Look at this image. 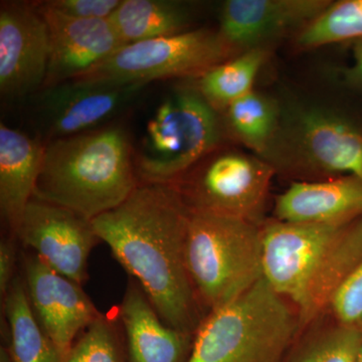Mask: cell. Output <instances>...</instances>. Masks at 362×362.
I'll return each instance as SVG.
<instances>
[{"label": "cell", "mask_w": 362, "mask_h": 362, "mask_svg": "<svg viewBox=\"0 0 362 362\" xmlns=\"http://www.w3.org/2000/svg\"><path fill=\"white\" fill-rule=\"evenodd\" d=\"M139 183L127 133L99 128L45 143L33 197L93 221L120 206Z\"/></svg>", "instance_id": "cell-3"}, {"label": "cell", "mask_w": 362, "mask_h": 362, "mask_svg": "<svg viewBox=\"0 0 362 362\" xmlns=\"http://www.w3.org/2000/svg\"><path fill=\"white\" fill-rule=\"evenodd\" d=\"M4 326L1 334L13 362H63V357L45 334L26 296L21 272L1 303Z\"/></svg>", "instance_id": "cell-19"}, {"label": "cell", "mask_w": 362, "mask_h": 362, "mask_svg": "<svg viewBox=\"0 0 362 362\" xmlns=\"http://www.w3.org/2000/svg\"><path fill=\"white\" fill-rule=\"evenodd\" d=\"M49 28V61L44 88L76 80L122 47L109 20H77L35 4Z\"/></svg>", "instance_id": "cell-14"}, {"label": "cell", "mask_w": 362, "mask_h": 362, "mask_svg": "<svg viewBox=\"0 0 362 362\" xmlns=\"http://www.w3.org/2000/svg\"><path fill=\"white\" fill-rule=\"evenodd\" d=\"M299 328L297 312L263 278L204 317L188 362H279Z\"/></svg>", "instance_id": "cell-4"}, {"label": "cell", "mask_w": 362, "mask_h": 362, "mask_svg": "<svg viewBox=\"0 0 362 362\" xmlns=\"http://www.w3.org/2000/svg\"><path fill=\"white\" fill-rule=\"evenodd\" d=\"M225 112L235 137L261 158L265 156L280 127V112L275 102L254 90Z\"/></svg>", "instance_id": "cell-22"}, {"label": "cell", "mask_w": 362, "mask_h": 362, "mask_svg": "<svg viewBox=\"0 0 362 362\" xmlns=\"http://www.w3.org/2000/svg\"><path fill=\"white\" fill-rule=\"evenodd\" d=\"M357 362H362V349L361 354H359L358 359H357Z\"/></svg>", "instance_id": "cell-31"}, {"label": "cell", "mask_w": 362, "mask_h": 362, "mask_svg": "<svg viewBox=\"0 0 362 362\" xmlns=\"http://www.w3.org/2000/svg\"><path fill=\"white\" fill-rule=\"evenodd\" d=\"M279 221L301 225H341L362 216V180L352 175L299 181L276 199Z\"/></svg>", "instance_id": "cell-17"}, {"label": "cell", "mask_w": 362, "mask_h": 362, "mask_svg": "<svg viewBox=\"0 0 362 362\" xmlns=\"http://www.w3.org/2000/svg\"><path fill=\"white\" fill-rule=\"evenodd\" d=\"M185 259L206 316L264 278L261 228L240 218L190 211Z\"/></svg>", "instance_id": "cell-5"}, {"label": "cell", "mask_w": 362, "mask_h": 362, "mask_svg": "<svg viewBox=\"0 0 362 362\" xmlns=\"http://www.w3.org/2000/svg\"><path fill=\"white\" fill-rule=\"evenodd\" d=\"M63 362H129L116 306L101 313L78 334Z\"/></svg>", "instance_id": "cell-24"}, {"label": "cell", "mask_w": 362, "mask_h": 362, "mask_svg": "<svg viewBox=\"0 0 362 362\" xmlns=\"http://www.w3.org/2000/svg\"><path fill=\"white\" fill-rule=\"evenodd\" d=\"M0 362H13L8 347L4 343L0 345Z\"/></svg>", "instance_id": "cell-30"}, {"label": "cell", "mask_w": 362, "mask_h": 362, "mask_svg": "<svg viewBox=\"0 0 362 362\" xmlns=\"http://www.w3.org/2000/svg\"><path fill=\"white\" fill-rule=\"evenodd\" d=\"M110 21L127 45L187 32L192 11L175 0H122Z\"/></svg>", "instance_id": "cell-20"}, {"label": "cell", "mask_w": 362, "mask_h": 362, "mask_svg": "<svg viewBox=\"0 0 362 362\" xmlns=\"http://www.w3.org/2000/svg\"><path fill=\"white\" fill-rule=\"evenodd\" d=\"M362 332L338 323L316 337L297 362H357Z\"/></svg>", "instance_id": "cell-25"}, {"label": "cell", "mask_w": 362, "mask_h": 362, "mask_svg": "<svg viewBox=\"0 0 362 362\" xmlns=\"http://www.w3.org/2000/svg\"><path fill=\"white\" fill-rule=\"evenodd\" d=\"M18 240L13 235L6 233L0 240V299L6 300L14 279L20 273L21 251Z\"/></svg>", "instance_id": "cell-28"}, {"label": "cell", "mask_w": 362, "mask_h": 362, "mask_svg": "<svg viewBox=\"0 0 362 362\" xmlns=\"http://www.w3.org/2000/svg\"><path fill=\"white\" fill-rule=\"evenodd\" d=\"M329 308L337 323L362 332V263L339 288Z\"/></svg>", "instance_id": "cell-26"}, {"label": "cell", "mask_w": 362, "mask_h": 362, "mask_svg": "<svg viewBox=\"0 0 362 362\" xmlns=\"http://www.w3.org/2000/svg\"><path fill=\"white\" fill-rule=\"evenodd\" d=\"M20 272L33 314L64 361L78 334L101 312L83 286L52 270L25 247L21 251Z\"/></svg>", "instance_id": "cell-11"}, {"label": "cell", "mask_w": 362, "mask_h": 362, "mask_svg": "<svg viewBox=\"0 0 362 362\" xmlns=\"http://www.w3.org/2000/svg\"><path fill=\"white\" fill-rule=\"evenodd\" d=\"M146 86L73 80L45 88L35 98L40 126L49 141L96 130Z\"/></svg>", "instance_id": "cell-12"}, {"label": "cell", "mask_w": 362, "mask_h": 362, "mask_svg": "<svg viewBox=\"0 0 362 362\" xmlns=\"http://www.w3.org/2000/svg\"><path fill=\"white\" fill-rule=\"evenodd\" d=\"M238 54L218 30L199 28L123 45L76 80L148 85L161 78H199Z\"/></svg>", "instance_id": "cell-7"}, {"label": "cell", "mask_w": 362, "mask_h": 362, "mask_svg": "<svg viewBox=\"0 0 362 362\" xmlns=\"http://www.w3.org/2000/svg\"><path fill=\"white\" fill-rule=\"evenodd\" d=\"M116 308L125 334L129 362L189 361L194 334L164 322L134 279H128L122 301Z\"/></svg>", "instance_id": "cell-16"}, {"label": "cell", "mask_w": 362, "mask_h": 362, "mask_svg": "<svg viewBox=\"0 0 362 362\" xmlns=\"http://www.w3.org/2000/svg\"><path fill=\"white\" fill-rule=\"evenodd\" d=\"M122 0H49L42 6L77 20H109Z\"/></svg>", "instance_id": "cell-27"}, {"label": "cell", "mask_w": 362, "mask_h": 362, "mask_svg": "<svg viewBox=\"0 0 362 362\" xmlns=\"http://www.w3.org/2000/svg\"><path fill=\"white\" fill-rule=\"evenodd\" d=\"M45 144L0 125V213L6 233L16 237L44 162Z\"/></svg>", "instance_id": "cell-18"}, {"label": "cell", "mask_w": 362, "mask_h": 362, "mask_svg": "<svg viewBox=\"0 0 362 362\" xmlns=\"http://www.w3.org/2000/svg\"><path fill=\"white\" fill-rule=\"evenodd\" d=\"M262 158L275 169L280 164L362 180V127L327 109H297L281 120L277 135Z\"/></svg>", "instance_id": "cell-8"}, {"label": "cell", "mask_w": 362, "mask_h": 362, "mask_svg": "<svg viewBox=\"0 0 362 362\" xmlns=\"http://www.w3.org/2000/svg\"><path fill=\"white\" fill-rule=\"evenodd\" d=\"M221 135L218 112L199 90H175L147 123L135 162L138 178L142 182H173L209 156Z\"/></svg>", "instance_id": "cell-6"}, {"label": "cell", "mask_w": 362, "mask_h": 362, "mask_svg": "<svg viewBox=\"0 0 362 362\" xmlns=\"http://www.w3.org/2000/svg\"><path fill=\"white\" fill-rule=\"evenodd\" d=\"M275 173L261 157L228 150L209 157L171 183L190 211L258 225Z\"/></svg>", "instance_id": "cell-9"}, {"label": "cell", "mask_w": 362, "mask_h": 362, "mask_svg": "<svg viewBox=\"0 0 362 362\" xmlns=\"http://www.w3.org/2000/svg\"><path fill=\"white\" fill-rule=\"evenodd\" d=\"M49 61V28L35 4L11 2L0 9V93L21 100L44 88Z\"/></svg>", "instance_id": "cell-13"}, {"label": "cell", "mask_w": 362, "mask_h": 362, "mask_svg": "<svg viewBox=\"0 0 362 362\" xmlns=\"http://www.w3.org/2000/svg\"><path fill=\"white\" fill-rule=\"evenodd\" d=\"M344 78L352 88L362 92V40L354 42V64L345 70Z\"/></svg>", "instance_id": "cell-29"}, {"label": "cell", "mask_w": 362, "mask_h": 362, "mask_svg": "<svg viewBox=\"0 0 362 362\" xmlns=\"http://www.w3.org/2000/svg\"><path fill=\"white\" fill-rule=\"evenodd\" d=\"M268 57L266 47L249 49L214 66L199 78L197 89L216 112L254 90L255 81Z\"/></svg>", "instance_id": "cell-21"}, {"label": "cell", "mask_w": 362, "mask_h": 362, "mask_svg": "<svg viewBox=\"0 0 362 362\" xmlns=\"http://www.w3.org/2000/svg\"><path fill=\"white\" fill-rule=\"evenodd\" d=\"M326 0H228L218 33L238 54L266 45L305 26L329 6Z\"/></svg>", "instance_id": "cell-15"}, {"label": "cell", "mask_w": 362, "mask_h": 362, "mask_svg": "<svg viewBox=\"0 0 362 362\" xmlns=\"http://www.w3.org/2000/svg\"><path fill=\"white\" fill-rule=\"evenodd\" d=\"M362 40V0H341L329 6L298 33L297 47L312 49Z\"/></svg>", "instance_id": "cell-23"}, {"label": "cell", "mask_w": 362, "mask_h": 362, "mask_svg": "<svg viewBox=\"0 0 362 362\" xmlns=\"http://www.w3.org/2000/svg\"><path fill=\"white\" fill-rule=\"evenodd\" d=\"M16 238L52 270L83 287L89 280L90 252L102 242L89 218L33 197L26 206Z\"/></svg>", "instance_id": "cell-10"}, {"label": "cell", "mask_w": 362, "mask_h": 362, "mask_svg": "<svg viewBox=\"0 0 362 362\" xmlns=\"http://www.w3.org/2000/svg\"><path fill=\"white\" fill-rule=\"evenodd\" d=\"M190 209L173 183L140 182L120 206L92 221L130 278L170 327L195 334L206 317L188 275Z\"/></svg>", "instance_id": "cell-1"}, {"label": "cell", "mask_w": 362, "mask_h": 362, "mask_svg": "<svg viewBox=\"0 0 362 362\" xmlns=\"http://www.w3.org/2000/svg\"><path fill=\"white\" fill-rule=\"evenodd\" d=\"M262 240L264 279L295 305L303 327L362 263V216L341 225L276 221L262 228Z\"/></svg>", "instance_id": "cell-2"}]
</instances>
